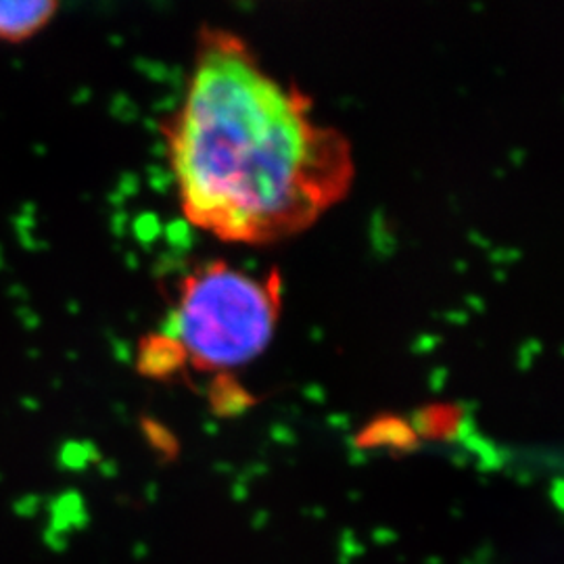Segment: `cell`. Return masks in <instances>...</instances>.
<instances>
[{
  "label": "cell",
  "mask_w": 564,
  "mask_h": 564,
  "mask_svg": "<svg viewBox=\"0 0 564 564\" xmlns=\"http://www.w3.org/2000/svg\"><path fill=\"white\" fill-rule=\"evenodd\" d=\"M165 139L184 216L224 241L302 232L354 181L341 130L318 120L297 84L276 78L249 42L223 28H203Z\"/></svg>",
  "instance_id": "6da1fadb"
},
{
  "label": "cell",
  "mask_w": 564,
  "mask_h": 564,
  "mask_svg": "<svg viewBox=\"0 0 564 564\" xmlns=\"http://www.w3.org/2000/svg\"><path fill=\"white\" fill-rule=\"evenodd\" d=\"M57 2L51 0H11L0 2V39L23 41L42 30L55 15Z\"/></svg>",
  "instance_id": "3957f363"
},
{
  "label": "cell",
  "mask_w": 564,
  "mask_h": 564,
  "mask_svg": "<svg viewBox=\"0 0 564 564\" xmlns=\"http://www.w3.org/2000/svg\"><path fill=\"white\" fill-rule=\"evenodd\" d=\"M184 364V351L174 337L165 333H155L142 339L139 349V370L142 375L153 379H165L178 372Z\"/></svg>",
  "instance_id": "277c9868"
},
{
  "label": "cell",
  "mask_w": 564,
  "mask_h": 564,
  "mask_svg": "<svg viewBox=\"0 0 564 564\" xmlns=\"http://www.w3.org/2000/svg\"><path fill=\"white\" fill-rule=\"evenodd\" d=\"M281 310L279 270L258 276L214 260L182 279L163 333L178 341L186 364L223 372L262 354L276 330Z\"/></svg>",
  "instance_id": "7a4b0ae2"
}]
</instances>
